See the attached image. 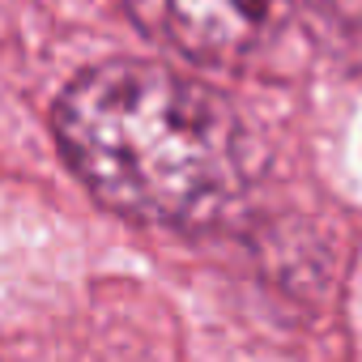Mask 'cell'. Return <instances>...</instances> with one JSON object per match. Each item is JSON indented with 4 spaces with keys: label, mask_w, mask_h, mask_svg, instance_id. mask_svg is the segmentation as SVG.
<instances>
[{
    "label": "cell",
    "mask_w": 362,
    "mask_h": 362,
    "mask_svg": "<svg viewBox=\"0 0 362 362\" xmlns=\"http://www.w3.org/2000/svg\"><path fill=\"white\" fill-rule=\"evenodd\" d=\"M52 132L86 192L141 226L209 230L252 188V136L205 81L158 60H98L52 107Z\"/></svg>",
    "instance_id": "6da1fadb"
},
{
    "label": "cell",
    "mask_w": 362,
    "mask_h": 362,
    "mask_svg": "<svg viewBox=\"0 0 362 362\" xmlns=\"http://www.w3.org/2000/svg\"><path fill=\"white\" fill-rule=\"evenodd\" d=\"M124 13L192 64L239 69L273 39L281 0H124Z\"/></svg>",
    "instance_id": "7a4b0ae2"
},
{
    "label": "cell",
    "mask_w": 362,
    "mask_h": 362,
    "mask_svg": "<svg viewBox=\"0 0 362 362\" xmlns=\"http://www.w3.org/2000/svg\"><path fill=\"white\" fill-rule=\"evenodd\" d=\"M294 9L332 56L362 64V0H294Z\"/></svg>",
    "instance_id": "3957f363"
}]
</instances>
